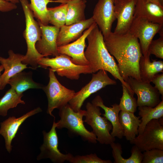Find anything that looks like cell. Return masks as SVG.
Here are the masks:
<instances>
[{
    "label": "cell",
    "mask_w": 163,
    "mask_h": 163,
    "mask_svg": "<svg viewBox=\"0 0 163 163\" xmlns=\"http://www.w3.org/2000/svg\"><path fill=\"white\" fill-rule=\"evenodd\" d=\"M133 92L137 95V106L154 107L160 102V94L150 83L139 81L129 77L125 81Z\"/></svg>",
    "instance_id": "obj_12"
},
{
    "label": "cell",
    "mask_w": 163,
    "mask_h": 163,
    "mask_svg": "<svg viewBox=\"0 0 163 163\" xmlns=\"http://www.w3.org/2000/svg\"><path fill=\"white\" fill-rule=\"evenodd\" d=\"M149 2L155 3L160 6L163 7L160 4L158 0H147Z\"/></svg>",
    "instance_id": "obj_37"
},
{
    "label": "cell",
    "mask_w": 163,
    "mask_h": 163,
    "mask_svg": "<svg viewBox=\"0 0 163 163\" xmlns=\"http://www.w3.org/2000/svg\"><path fill=\"white\" fill-rule=\"evenodd\" d=\"M116 0H115V1H116Z\"/></svg>",
    "instance_id": "obj_42"
},
{
    "label": "cell",
    "mask_w": 163,
    "mask_h": 163,
    "mask_svg": "<svg viewBox=\"0 0 163 163\" xmlns=\"http://www.w3.org/2000/svg\"><path fill=\"white\" fill-rule=\"evenodd\" d=\"M92 103L104 110V113L102 115L110 122L112 126L111 135L115 138H122L123 134L119 120V115L120 110L118 104L115 103L112 105L111 107H107L104 105L103 101L99 95L96 96Z\"/></svg>",
    "instance_id": "obj_21"
},
{
    "label": "cell",
    "mask_w": 163,
    "mask_h": 163,
    "mask_svg": "<svg viewBox=\"0 0 163 163\" xmlns=\"http://www.w3.org/2000/svg\"><path fill=\"white\" fill-rule=\"evenodd\" d=\"M163 117L153 119L146 125L143 131L130 143L142 152L154 149L163 150Z\"/></svg>",
    "instance_id": "obj_8"
},
{
    "label": "cell",
    "mask_w": 163,
    "mask_h": 163,
    "mask_svg": "<svg viewBox=\"0 0 163 163\" xmlns=\"http://www.w3.org/2000/svg\"><path fill=\"white\" fill-rule=\"evenodd\" d=\"M104 39L108 51L118 62L123 79L125 81L131 77L141 81L139 62L142 55L138 39L129 32L123 34L111 32Z\"/></svg>",
    "instance_id": "obj_1"
},
{
    "label": "cell",
    "mask_w": 163,
    "mask_h": 163,
    "mask_svg": "<svg viewBox=\"0 0 163 163\" xmlns=\"http://www.w3.org/2000/svg\"><path fill=\"white\" fill-rule=\"evenodd\" d=\"M86 0H68L66 25H68L85 20Z\"/></svg>",
    "instance_id": "obj_26"
},
{
    "label": "cell",
    "mask_w": 163,
    "mask_h": 163,
    "mask_svg": "<svg viewBox=\"0 0 163 163\" xmlns=\"http://www.w3.org/2000/svg\"><path fill=\"white\" fill-rule=\"evenodd\" d=\"M163 26L141 18L134 17L129 32L139 40L143 55L147 54L154 37L163 28Z\"/></svg>",
    "instance_id": "obj_11"
},
{
    "label": "cell",
    "mask_w": 163,
    "mask_h": 163,
    "mask_svg": "<svg viewBox=\"0 0 163 163\" xmlns=\"http://www.w3.org/2000/svg\"><path fill=\"white\" fill-rule=\"evenodd\" d=\"M112 149V154L114 163H134L133 157L130 156L128 158H124L122 156L123 153L121 145L113 142L110 144Z\"/></svg>",
    "instance_id": "obj_33"
},
{
    "label": "cell",
    "mask_w": 163,
    "mask_h": 163,
    "mask_svg": "<svg viewBox=\"0 0 163 163\" xmlns=\"http://www.w3.org/2000/svg\"><path fill=\"white\" fill-rule=\"evenodd\" d=\"M139 115L141 117L138 129V134L143 131L146 124L153 119H158L163 117V100L155 107H138Z\"/></svg>",
    "instance_id": "obj_25"
},
{
    "label": "cell",
    "mask_w": 163,
    "mask_h": 163,
    "mask_svg": "<svg viewBox=\"0 0 163 163\" xmlns=\"http://www.w3.org/2000/svg\"><path fill=\"white\" fill-rule=\"evenodd\" d=\"M56 125L54 118L53 124L48 132L43 130V143L40 148V152L37 158L38 160L49 158L55 163H62L69 161L73 155L70 153L64 154L58 149V139L56 131Z\"/></svg>",
    "instance_id": "obj_10"
},
{
    "label": "cell",
    "mask_w": 163,
    "mask_h": 163,
    "mask_svg": "<svg viewBox=\"0 0 163 163\" xmlns=\"http://www.w3.org/2000/svg\"><path fill=\"white\" fill-rule=\"evenodd\" d=\"M38 22L42 34L40 39L36 44L37 50L44 57L58 56L60 54L57 50V39L59 28L54 26L45 25Z\"/></svg>",
    "instance_id": "obj_16"
},
{
    "label": "cell",
    "mask_w": 163,
    "mask_h": 163,
    "mask_svg": "<svg viewBox=\"0 0 163 163\" xmlns=\"http://www.w3.org/2000/svg\"><path fill=\"white\" fill-rule=\"evenodd\" d=\"M17 5L5 0H0V11L7 12L11 11L17 8Z\"/></svg>",
    "instance_id": "obj_36"
},
{
    "label": "cell",
    "mask_w": 163,
    "mask_h": 163,
    "mask_svg": "<svg viewBox=\"0 0 163 163\" xmlns=\"http://www.w3.org/2000/svg\"><path fill=\"white\" fill-rule=\"evenodd\" d=\"M47 10L49 23L59 29L66 24L67 3L56 7L48 8Z\"/></svg>",
    "instance_id": "obj_29"
},
{
    "label": "cell",
    "mask_w": 163,
    "mask_h": 163,
    "mask_svg": "<svg viewBox=\"0 0 163 163\" xmlns=\"http://www.w3.org/2000/svg\"><path fill=\"white\" fill-rule=\"evenodd\" d=\"M8 58L0 56V63L4 70L0 76V90L4 88L11 78L28 68L27 65L22 63L24 55L15 53L12 50L8 51Z\"/></svg>",
    "instance_id": "obj_18"
},
{
    "label": "cell",
    "mask_w": 163,
    "mask_h": 163,
    "mask_svg": "<svg viewBox=\"0 0 163 163\" xmlns=\"http://www.w3.org/2000/svg\"><path fill=\"white\" fill-rule=\"evenodd\" d=\"M38 64L44 69L50 67L58 75L71 80H78L82 74L92 73L89 65L75 64L72 62L70 57L64 54H60L52 58L42 57L38 62Z\"/></svg>",
    "instance_id": "obj_5"
},
{
    "label": "cell",
    "mask_w": 163,
    "mask_h": 163,
    "mask_svg": "<svg viewBox=\"0 0 163 163\" xmlns=\"http://www.w3.org/2000/svg\"><path fill=\"white\" fill-rule=\"evenodd\" d=\"M123 94L120 98L119 107L120 111H128L134 113L138 107L137 101L134 96V94L130 92L126 87L122 85Z\"/></svg>",
    "instance_id": "obj_30"
},
{
    "label": "cell",
    "mask_w": 163,
    "mask_h": 163,
    "mask_svg": "<svg viewBox=\"0 0 163 163\" xmlns=\"http://www.w3.org/2000/svg\"><path fill=\"white\" fill-rule=\"evenodd\" d=\"M134 17L163 25V7L147 0H137Z\"/></svg>",
    "instance_id": "obj_20"
},
{
    "label": "cell",
    "mask_w": 163,
    "mask_h": 163,
    "mask_svg": "<svg viewBox=\"0 0 163 163\" xmlns=\"http://www.w3.org/2000/svg\"><path fill=\"white\" fill-rule=\"evenodd\" d=\"M86 39L88 45L84 54L92 73L100 70H105L110 72L115 79L119 80L130 92L134 93L128 84L121 76L117 64L107 50L103 36L97 25L92 30Z\"/></svg>",
    "instance_id": "obj_2"
},
{
    "label": "cell",
    "mask_w": 163,
    "mask_h": 163,
    "mask_svg": "<svg viewBox=\"0 0 163 163\" xmlns=\"http://www.w3.org/2000/svg\"><path fill=\"white\" fill-rule=\"evenodd\" d=\"M147 52L150 55L153 54L157 58L163 59V35H160L158 39L152 40Z\"/></svg>",
    "instance_id": "obj_34"
},
{
    "label": "cell",
    "mask_w": 163,
    "mask_h": 163,
    "mask_svg": "<svg viewBox=\"0 0 163 163\" xmlns=\"http://www.w3.org/2000/svg\"><path fill=\"white\" fill-rule=\"evenodd\" d=\"M5 1L16 4L19 3L20 0H5Z\"/></svg>",
    "instance_id": "obj_38"
},
{
    "label": "cell",
    "mask_w": 163,
    "mask_h": 163,
    "mask_svg": "<svg viewBox=\"0 0 163 163\" xmlns=\"http://www.w3.org/2000/svg\"><path fill=\"white\" fill-rule=\"evenodd\" d=\"M71 163H111L110 160H103L98 157L95 154L84 155H77L72 156L69 161Z\"/></svg>",
    "instance_id": "obj_32"
},
{
    "label": "cell",
    "mask_w": 163,
    "mask_h": 163,
    "mask_svg": "<svg viewBox=\"0 0 163 163\" xmlns=\"http://www.w3.org/2000/svg\"><path fill=\"white\" fill-rule=\"evenodd\" d=\"M150 55L148 52L146 55H142L139 62L141 81L150 83L156 74L163 72V61L153 60L151 62Z\"/></svg>",
    "instance_id": "obj_22"
},
{
    "label": "cell",
    "mask_w": 163,
    "mask_h": 163,
    "mask_svg": "<svg viewBox=\"0 0 163 163\" xmlns=\"http://www.w3.org/2000/svg\"></svg>",
    "instance_id": "obj_41"
},
{
    "label": "cell",
    "mask_w": 163,
    "mask_h": 163,
    "mask_svg": "<svg viewBox=\"0 0 163 163\" xmlns=\"http://www.w3.org/2000/svg\"><path fill=\"white\" fill-rule=\"evenodd\" d=\"M114 2L115 0H98L93 10L92 17L104 37L112 32V24L116 19Z\"/></svg>",
    "instance_id": "obj_13"
},
{
    "label": "cell",
    "mask_w": 163,
    "mask_h": 163,
    "mask_svg": "<svg viewBox=\"0 0 163 163\" xmlns=\"http://www.w3.org/2000/svg\"><path fill=\"white\" fill-rule=\"evenodd\" d=\"M97 25L95 22L85 30L82 35L73 42L57 47L59 54H64L70 57L74 64L79 65H89V62L84 54L86 46L85 40L92 30Z\"/></svg>",
    "instance_id": "obj_15"
},
{
    "label": "cell",
    "mask_w": 163,
    "mask_h": 163,
    "mask_svg": "<svg viewBox=\"0 0 163 163\" xmlns=\"http://www.w3.org/2000/svg\"><path fill=\"white\" fill-rule=\"evenodd\" d=\"M86 110L84 122L89 125L97 137V141L101 144L110 145L115 141L110 131L112 126L110 122L101 116L100 107L88 102L86 106Z\"/></svg>",
    "instance_id": "obj_6"
},
{
    "label": "cell",
    "mask_w": 163,
    "mask_h": 163,
    "mask_svg": "<svg viewBox=\"0 0 163 163\" xmlns=\"http://www.w3.org/2000/svg\"><path fill=\"white\" fill-rule=\"evenodd\" d=\"M23 10L25 19L26 28L23 32L27 46V50L24 55L22 63L30 65L33 69L39 66L38 62L44 56L38 52L36 48L37 42L41 36V31L38 21H35L29 3L27 0H20Z\"/></svg>",
    "instance_id": "obj_3"
},
{
    "label": "cell",
    "mask_w": 163,
    "mask_h": 163,
    "mask_svg": "<svg viewBox=\"0 0 163 163\" xmlns=\"http://www.w3.org/2000/svg\"><path fill=\"white\" fill-rule=\"evenodd\" d=\"M152 82L155 85V87L158 90L162 96H163V73L156 74L153 78Z\"/></svg>",
    "instance_id": "obj_35"
},
{
    "label": "cell",
    "mask_w": 163,
    "mask_h": 163,
    "mask_svg": "<svg viewBox=\"0 0 163 163\" xmlns=\"http://www.w3.org/2000/svg\"><path fill=\"white\" fill-rule=\"evenodd\" d=\"M11 88L19 94H22L30 89H42L43 86L34 81L32 78L31 72L23 71L17 73L11 78L8 82Z\"/></svg>",
    "instance_id": "obj_24"
},
{
    "label": "cell",
    "mask_w": 163,
    "mask_h": 163,
    "mask_svg": "<svg viewBox=\"0 0 163 163\" xmlns=\"http://www.w3.org/2000/svg\"><path fill=\"white\" fill-rule=\"evenodd\" d=\"M160 4L163 6V0H158Z\"/></svg>",
    "instance_id": "obj_40"
},
{
    "label": "cell",
    "mask_w": 163,
    "mask_h": 163,
    "mask_svg": "<svg viewBox=\"0 0 163 163\" xmlns=\"http://www.w3.org/2000/svg\"><path fill=\"white\" fill-rule=\"evenodd\" d=\"M137 0H116L114 2V11L116 26L114 33L123 34L127 33L134 18Z\"/></svg>",
    "instance_id": "obj_14"
},
{
    "label": "cell",
    "mask_w": 163,
    "mask_h": 163,
    "mask_svg": "<svg viewBox=\"0 0 163 163\" xmlns=\"http://www.w3.org/2000/svg\"><path fill=\"white\" fill-rule=\"evenodd\" d=\"M68 0H30V7L34 17L45 25L49 23L47 5L50 2L66 3Z\"/></svg>",
    "instance_id": "obj_27"
},
{
    "label": "cell",
    "mask_w": 163,
    "mask_h": 163,
    "mask_svg": "<svg viewBox=\"0 0 163 163\" xmlns=\"http://www.w3.org/2000/svg\"><path fill=\"white\" fill-rule=\"evenodd\" d=\"M23 96V94H18L11 88L8 90L0 99V116L5 117L10 109L16 107L19 104H25L21 99Z\"/></svg>",
    "instance_id": "obj_28"
},
{
    "label": "cell",
    "mask_w": 163,
    "mask_h": 163,
    "mask_svg": "<svg viewBox=\"0 0 163 163\" xmlns=\"http://www.w3.org/2000/svg\"><path fill=\"white\" fill-rule=\"evenodd\" d=\"M59 109L60 119L56 123V128H66L84 140L93 143H97L96 136L92 131L88 130L84 124L83 117L85 115V110L80 109L75 111L69 104Z\"/></svg>",
    "instance_id": "obj_4"
},
{
    "label": "cell",
    "mask_w": 163,
    "mask_h": 163,
    "mask_svg": "<svg viewBox=\"0 0 163 163\" xmlns=\"http://www.w3.org/2000/svg\"><path fill=\"white\" fill-rule=\"evenodd\" d=\"M42 111L41 109L38 107L19 117H10L1 123L0 135L5 139V148L9 153H10L11 151L12 141L20 126L28 118Z\"/></svg>",
    "instance_id": "obj_17"
},
{
    "label": "cell",
    "mask_w": 163,
    "mask_h": 163,
    "mask_svg": "<svg viewBox=\"0 0 163 163\" xmlns=\"http://www.w3.org/2000/svg\"><path fill=\"white\" fill-rule=\"evenodd\" d=\"M55 72L49 69V83L42 88L48 100L47 113L54 117L52 114L53 110L56 108L59 109L68 104L75 93L74 90L67 88L59 82Z\"/></svg>",
    "instance_id": "obj_7"
},
{
    "label": "cell",
    "mask_w": 163,
    "mask_h": 163,
    "mask_svg": "<svg viewBox=\"0 0 163 163\" xmlns=\"http://www.w3.org/2000/svg\"><path fill=\"white\" fill-rule=\"evenodd\" d=\"M143 152L142 163H163V150L154 149Z\"/></svg>",
    "instance_id": "obj_31"
},
{
    "label": "cell",
    "mask_w": 163,
    "mask_h": 163,
    "mask_svg": "<svg viewBox=\"0 0 163 163\" xmlns=\"http://www.w3.org/2000/svg\"><path fill=\"white\" fill-rule=\"evenodd\" d=\"M4 68L3 66L1 65H0V76L1 75V72L3 70Z\"/></svg>",
    "instance_id": "obj_39"
},
{
    "label": "cell",
    "mask_w": 163,
    "mask_h": 163,
    "mask_svg": "<svg viewBox=\"0 0 163 163\" xmlns=\"http://www.w3.org/2000/svg\"><path fill=\"white\" fill-rule=\"evenodd\" d=\"M95 22L92 17L85 20L66 25L60 29L57 39V47L66 45L79 38L84 31Z\"/></svg>",
    "instance_id": "obj_19"
},
{
    "label": "cell",
    "mask_w": 163,
    "mask_h": 163,
    "mask_svg": "<svg viewBox=\"0 0 163 163\" xmlns=\"http://www.w3.org/2000/svg\"><path fill=\"white\" fill-rule=\"evenodd\" d=\"M119 117L123 136L127 140L132 141L138 134L141 122L140 117L136 116L133 113L123 111H120Z\"/></svg>",
    "instance_id": "obj_23"
},
{
    "label": "cell",
    "mask_w": 163,
    "mask_h": 163,
    "mask_svg": "<svg viewBox=\"0 0 163 163\" xmlns=\"http://www.w3.org/2000/svg\"><path fill=\"white\" fill-rule=\"evenodd\" d=\"M116 82L110 78L107 72L100 70L96 73H93L90 82L80 91L75 92L69 104L75 111L81 109L85 100L92 94L108 85H116Z\"/></svg>",
    "instance_id": "obj_9"
}]
</instances>
